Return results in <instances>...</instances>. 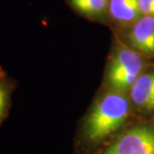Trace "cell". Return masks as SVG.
<instances>
[{
    "instance_id": "6da1fadb",
    "label": "cell",
    "mask_w": 154,
    "mask_h": 154,
    "mask_svg": "<svg viewBox=\"0 0 154 154\" xmlns=\"http://www.w3.org/2000/svg\"><path fill=\"white\" fill-rule=\"evenodd\" d=\"M130 105L125 96L110 93L103 96L94 105L85 125L89 140L99 142L115 132L124 123L129 114Z\"/></svg>"
},
{
    "instance_id": "7a4b0ae2",
    "label": "cell",
    "mask_w": 154,
    "mask_h": 154,
    "mask_svg": "<svg viewBox=\"0 0 154 154\" xmlns=\"http://www.w3.org/2000/svg\"><path fill=\"white\" fill-rule=\"evenodd\" d=\"M143 68L141 56L126 46H121L110 62L107 80L115 90H128L142 74Z\"/></svg>"
},
{
    "instance_id": "3957f363",
    "label": "cell",
    "mask_w": 154,
    "mask_h": 154,
    "mask_svg": "<svg viewBox=\"0 0 154 154\" xmlns=\"http://www.w3.org/2000/svg\"><path fill=\"white\" fill-rule=\"evenodd\" d=\"M104 154H154V127L140 125L128 129Z\"/></svg>"
},
{
    "instance_id": "277c9868",
    "label": "cell",
    "mask_w": 154,
    "mask_h": 154,
    "mask_svg": "<svg viewBox=\"0 0 154 154\" xmlns=\"http://www.w3.org/2000/svg\"><path fill=\"white\" fill-rule=\"evenodd\" d=\"M128 38L134 50L145 55L154 56V17H140L133 24Z\"/></svg>"
},
{
    "instance_id": "5b68a950",
    "label": "cell",
    "mask_w": 154,
    "mask_h": 154,
    "mask_svg": "<svg viewBox=\"0 0 154 154\" xmlns=\"http://www.w3.org/2000/svg\"><path fill=\"white\" fill-rule=\"evenodd\" d=\"M129 90L135 106L146 112H154V70L141 74Z\"/></svg>"
},
{
    "instance_id": "8992f818",
    "label": "cell",
    "mask_w": 154,
    "mask_h": 154,
    "mask_svg": "<svg viewBox=\"0 0 154 154\" xmlns=\"http://www.w3.org/2000/svg\"><path fill=\"white\" fill-rule=\"evenodd\" d=\"M108 13L122 25H133L142 17L138 0H109Z\"/></svg>"
},
{
    "instance_id": "52a82bcc",
    "label": "cell",
    "mask_w": 154,
    "mask_h": 154,
    "mask_svg": "<svg viewBox=\"0 0 154 154\" xmlns=\"http://www.w3.org/2000/svg\"><path fill=\"white\" fill-rule=\"evenodd\" d=\"M78 12L88 17H104L108 13L109 0H69Z\"/></svg>"
},
{
    "instance_id": "ba28073f",
    "label": "cell",
    "mask_w": 154,
    "mask_h": 154,
    "mask_svg": "<svg viewBox=\"0 0 154 154\" xmlns=\"http://www.w3.org/2000/svg\"><path fill=\"white\" fill-rule=\"evenodd\" d=\"M9 89L5 83L0 82V120L5 115L9 101Z\"/></svg>"
},
{
    "instance_id": "9c48e42d",
    "label": "cell",
    "mask_w": 154,
    "mask_h": 154,
    "mask_svg": "<svg viewBox=\"0 0 154 154\" xmlns=\"http://www.w3.org/2000/svg\"><path fill=\"white\" fill-rule=\"evenodd\" d=\"M142 16L154 17V0H138Z\"/></svg>"
}]
</instances>
